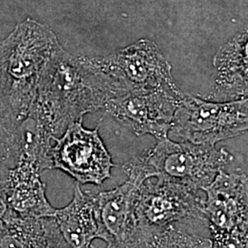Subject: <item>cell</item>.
Returning <instances> with one entry per match:
<instances>
[{
    "mask_svg": "<svg viewBox=\"0 0 248 248\" xmlns=\"http://www.w3.org/2000/svg\"><path fill=\"white\" fill-rule=\"evenodd\" d=\"M127 90L98 69L91 57L74 55L57 45L41 73L27 118L59 137L89 112L103 109L109 98Z\"/></svg>",
    "mask_w": 248,
    "mask_h": 248,
    "instance_id": "obj_1",
    "label": "cell"
},
{
    "mask_svg": "<svg viewBox=\"0 0 248 248\" xmlns=\"http://www.w3.org/2000/svg\"><path fill=\"white\" fill-rule=\"evenodd\" d=\"M58 45L50 27L31 18L0 41V99L18 125L29 115L41 73Z\"/></svg>",
    "mask_w": 248,
    "mask_h": 248,
    "instance_id": "obj_2",
    "label": "cell"
},
{
    "mask_svg": "<svg viewBox=\"0 0 248 248\" xmlns=\"http://www.w3.org/2000/svg\"><path fill=\"white\" fill-rule=\"evenodd\" d=\"M233 159L225 148L192 142H176L165 138L139 158L151 177L203 190Z\"/></svg>",
    "mask_w": 248,
    "mask_h": 248,
    "instance_id": "obj_3",
    "label": "cell"
},
{
    "mask_svg": "<svg viewBox=\"0 0 248 248\" xmlns=\"http://www.w3.org/2000/svg\"><path fill=\"white\" fill-rule=\"evenodd\" d=\"M248 98L212 102L184 93L170 132L186 142L215 145L248 131Z\"/></svg>",
    "mask_w": 248,
    "mask_h": 248,
    "instance_id": "obj_4",
    "label": "cell"
},
{
    "mask_svg": "<svg viewBox=\"0 0 248 248\" xmlns=\"http://www.w3.org/2000/svg\"><path fill=\"white\" fill-rule=\"evenodd\" d=\"M204 198L199 191L170 181L151 178L137 188L133 202L135 229H159L177 222L207 224Z\"/></svg>",
    "mask_w": 248,
    "mask_h": 248,
    "instance_id": "obj_5",
    "label": "cell"
},
{
    "mask_svg": "<svg viewBox=\"0 0 248 248\" xmlns=\"http://www.w3.org/2000/svg\"><path fill=\"white\" fill-rule=\"evenodd\" d=\"M91 60L127 91L153 92L177 87L171 64L151 40H139L110 54L91 57Z\"/></svg>",
    "mask_w": 248,
    "mask_h": 248,
    "instance_id": "obj_6",
    "label": "cell"
},
{
    "mask_svg": "<svg viewBox=\"0 0 248 248\" xmlns=\"http://www.w3.org/2000/svg\"><path fill=\"white\" fill-rule=\"evenodd\" d=\"M82 121L72 124L62 135L53 139L52 169L66 173L78 184L101 185L111 177L114 165L98 128L86 129Z\"/></svg>",
    "mask_w": 248,
    "mask_h": 248,
    "instance_id": "obj_7",
    "label": "cell"
},
{
    "mask_svg": "<svg viewBox=\"0 0 248 248\" xmlns=\"http://www.w3.org/2000/svg\"><path fill=\"white\" fill-rule=\"evenodd\" d=\"M184 93L177 87L153 92L126 91L107 101L103 110L137 136L168 138L173 116Z\"/></svg>",
    "mask_w": 248,
    "mask_h": 248,
    "instance_id": "obj_8",
    "label": "cell"
},
{
    "mask_svg": "<svg viewBox=\"0 0 248 248\" xmlns=\"http://www.w3.org/2000/svg\"><path fill=\"white\" fill-rule=\"evenodd\" d=\"M128 179L113 189L93 194L95 214L100 240L108 246L122 248L135 230L133 202L137 188L152 178L147 168L139 159H133L124 167Z\"/></svg>",
    "mask_w": 248,
    "mask_h": 248,
    "instance_id": "obj_9",
    "label": "cell"
},
{
    "mask_svg": "<svg viewBox=\"0 0 248 248\" xmlns=\"http://www.w3.org/2000/svg\"><path fill=\"white\" fill-rule=\"evenodd\" d=\"M203 213L210 232L248 229V179L245 173L219 171L202 190Z\"/></svg>",
    "mask_w": 248,
    "mask_h": 248,
    "instance_id": "obj_10",
    "label": "cell"
},
{
    "mask_svg": "<svg viewBox=\"0 0 248 248\" xmlns=\"http://www.w3.org/2000/svg\"><path fill=\"white\" fill-rule=\"evenodd\" d=\"M43 171L37 158L18 151L14 166L9 169L2 182L6 188L10 211L34 217L50 216L54 213L55 208L46 197L45 184L41 178Z\"/></svg>",
    "mask_w": 248,
    "mask_h": 248,
    "instance_id": "obj_11",
    "label": "cell"
},
{
    "mask_svg": "<svg viewBox=\"0 0 248 248\" xmlns=\"http://www.w3.org/2000/svg\"><path fill=\"white\" fill-rule=\"evenodd\" d=\"M52 217L60 248H91L94 240L100 239L93 194L83 191L79 184L75 186L69 204L55 209Z\"/></svg>",
    "mask_w": 248,
    "mask_h": 248,
    "instance_id": "obj_12",
    "label": "cell"
},
{
    "mask_svg": "<svg viewBox=\"0 0 248 248\" xmlns=\"http://www.w3.org/2000/svg\"><path fill=\"white\" fill-rule=\"evenodd\" d=\"M213 63L217 75L209 98L222 102L248 98V31L222 46Z\"/></svg>",
    "mask_w": 248,
    "mask_h": 248,
    "instance_id": "obj_13",
    "label": "cell"
},
{
    "mask_svg": "<svg viewBox=\"0 0 248 248\" xmlns=\"http://www.w3.org/2000/svg\"><path fill=\"white\" fill-rule=\"evenodd\" d=\"M0 248H60L52 215L24 216L9 211L0 222Z\"/></svg>",
    "mask_w": 248,
    "mask_h": 248,
    "instance_id": "obj_14",
    "label": "cell"
},
{
    "mask_svg": "<svg viewBox=\"0 0 248 248\" xmlns=\"http://www.w3.org/2000/svg\"><path fill=\"white\" fill-rule=\"evenodd\" d=\"M208 225L177 222L159 229H135L122 248H211V238L200 233Z\"/></svg>",
    "mask_w": 248,
    "mask_h": 248,
    "instance_id": "obj_15",
    "label": "cell"
},
{
    "mask_svg": "<svg viewBox=\"0 0 248 248\" xmlns=\"http://www.w3.org/2000/svg\"><path fill=\"white\" fill-rule=\"evenodd\" d=\"M18 127L0 99V183L16 161L18 155Z\"/></svg>",
    "mask_w": 248,
    "mask_h": 248,
    "instance_id": "obj_16",
    "label": "cell"
},
{
    "mask_svg": "<svg viewBox=\"0 0 248 248\" xmlns=\"http://www.w3.org/2000/svg\"><path fill=\"white\" fill-rule=\"evenodd\" d=\"M248 230L211 232V248H248Z\"/></svg>",
    "mask_w": 248,
    "mask_h": 248,
    "instance_id": "obj_17",
    "label": "cell"
},
{
    "mask_svg": "<svg viewBox=\"0 0 248 248\" xmlns=\"http://www.w3.org/2000/svg\"><path fill=\"white\" fill-rule=\"evenodd\" d=\"M9 202L6 188L2 183H0V222H2L9 213Z\"/></svg>",
    "mask_w": 248,
    "mask_h": 248,
    "instance_id": "obj_18",
    "label": "cell"
},
{
    "mask_svg": "<svg viewBox=\"0 0 248 248\" xmlns=\"http://www.w3.org/2000/svg\"><path fill=\"white\" fill-rule=\"evenodd\" d=\"M91 248H115L114 247H110V246H108V245H105V246H100V245H95V244H92V246H91Z\"/></svg>",
    "mask_w": 248,
    "mask_h": 248,
    "instance_id": "obj_19",
    "label": "cell"
}]
</instances>
